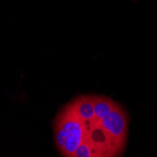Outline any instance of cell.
Masks as SVG:
<instances>
[{
  "label": "cell",
  "mask_w": 157,
  "mask_h": 157,
  "mask_svg": "<svg viewBox=\"0 0 157 157\" xmlns=\"http://www.w3.org/2000/svg\"><path fill=\"white\" fill-rule=\"evenodd\" d=\"M116 102L112 99L102 96V95H94V112L95 119L102 120L112 110L115 105Z\"/></svg>",
  "instance_id": "obj_4"
},
{
  "label": "cell",
  "mask_w": 157,
  "mask_h": 157,
  "mask_svg": "<svg viewBox=\"0 0 157 157\" xmlns=\"http://www.w3.org/2000/svg\"><path fill=\"white\" fill-rule=\"evenodd\" d=\"M77 117L87 122L95 119L94 95H79L70 102Z\"/></svg>",
  "instance_id": "obj_3"
},
{
  "label": "cell",
  "mask_w": 157,
  "mask_h": 157,
  "mask_svg": "<svg viewBox=\"0 0 157 157\" xmlns=\"http://www.w3.org/2000/svg\"><path fill=\"white\" fill-rule=\"evenodd\" d=\"M55 142L63 157H74L85 135L83 121L77 117L72 105L67 104L56 115L54 122Z\"/></svg>",
  "instance_id": "obj_1"
},
{
  "label": "cell",
  "mask_w": 157,
  "mask_h": 157,
  "mask_svg": "<svg viewBox=\"0 0 157 157\" xmlns=\"http://www.w3.org/2000/svg\"><path fill=\"white\" fill-rule=\"evenodd\" d=\"M74 157H98V156L95 153L90 141L84 137L82 143L75 151Z\"/></svg>",
  "instance_id": "obj_5"
},
{
  "label": "cell",
  "mask_w": 157,
  "mask_h": 157,
  "mask_svg": "<svg viewBox=\"0 0 157 157\" xmlns=\"http://www.w3.org/2000/svg\"><path fill=\"white\" fill-rule=\"evenodd\" d=\"M99 121L110 136L116 139L121 144L126 145L129 116L120 104L116 102L112 110Z\"/></svg>",
  "instance_id": "obj_2"
}]
</instances>
